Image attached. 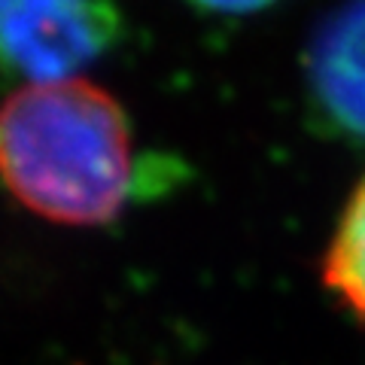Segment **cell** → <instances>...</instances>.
Wrapping results in <instances>:
<instances>
[{"label":"cell","instance_id":"cell-5","mask_svg":"<svg viewBox=\"0 0 365 365\" xmlns=\"http://www.w3.org/2000/svg\"><path fill=\"white\" fill-rule=\"evenodd\" d=\"M204 9H216V13H250V9L268 6L274 0H192Z\"/></svg>","mask_w":365,"mask_h":365},{"label":"cell","instance_id":"cell-6","mask_svg":"<svg viewBox=\"0 0 365 365\" xmlns=\"http://www.w3.org/2000/svg\"><path fill=\"white\" fill-rule=\"evenodd\" d=\"M13 4H19V0H0V9H6V6H13Z\"/></svg>","mask_w":365,"mask_h":365},{"label":"cell","instance_id":"cell-3","mask_svg":"<svg viewBox=\"0 0 365 365\" xmlns=\"http://www.w3.org/2000/svg\"><path fill=\"white\" fill-rule=\"evenodd\" d=\"M307 79L319 119L365 140V0H350L317 31Z\"/></svg>","mask_w":365,"mask_h":365},{"label":"cell","instance_id":"cell-2","mask_svg":"<svg viewBox=\"0 0 365 365\" xmlns=\"http://www.w3.org/2000/svg\"><path fill=\"white\" fill-rule=\"evenodd\" d=\"M119 13L110 0H19L0 9V64L61 83L110 49Z\"/></svg>","mask_w":365,"mask_h":365},{"label":"cell","instance_id":"cell-4","mask_svg":"<svg viewBox=\"0 0 365 365\" xmlns=\"http://www.w3.org/2000/svg\"><path fill=\"white\" fill-rule=\"evenodd\" d=\"M323 280L365 323V180L350 195L323 262Z\"/></svg>","mask_w":365,"mask_h":365},{"label":"cell","instance_id":"cell-1","mask_svg":"<svg viewBox=\"0 0 365 365\" xmlns=\"http://www.w3.org/2000/svg\"><path fill=\"white\" fill-rule=\"evenodd\" d=\"M131 174L128 119L101 86L31 83L0 104V180L31 213L104 225L128 198Z\"/></svg>","mask_w":365,"mask_h":365}]
</instances>
